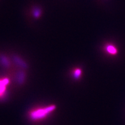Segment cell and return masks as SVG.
I'll list each match as a JSON object with an SVG mask.
<instances>
[{"label": "cell", "mask_w": 125, "mask_h": 125, "mask_svg": "<svg viewBox=\"0 0 125 125\" xmlns=\"http://www.w3.org/2000/svg\"><path fill=\"white\" fill-rule=\"evenodd\" d=\"M0 64L3 66V67L7 69H9L11 66V63L9 58L3 54H0Z\"/></svg>", "instance_id": "4"}, {"label": "cell", "mask_w": 125, "mask_h": 125, "mask_svg": "<svg viewBox=\"0 0 125 125\" xmlns=\"http://www.w3.org/2000/svg\"><path fill=\"white\" fill-rule=\"evenodd\" d=\"M33 16L34 17L38 18L40 16L41 14V10L40 9H39L38 7L34 8V10L33 11Z\"/></svg>", "instance_id": "6"}, {"label": "cell", "mask_w": 125, "mask_h": 125, "mask_svg": "<svg viewBox=\"0 0 125 125\" xmlns=\"http://www.w3.org/2000/svg\"><path fill=\"white\" fill-rule=\"evenodd\" d=\"M9 83V79H5L0 80V100H4L7 96L6 85Z\"/></svg>", "instance_id": "2"}, {"label": "cell", "mask_w": 125, "mask_h": 125, "mask_svg": "<svg viewBox=\"0 0 125 125\" xmlns=\"http://www.w3.org/2000/svg\"><path fill=\"white\" fill-rule=\"evenodd\" d=\"M55 109V106L54 105L34 108L30 111L28 115L29 118L33 122H39L49 116Z\"/></svg>", "instance_id": "1"}, {"label": "cell", "mask_w": 125, "mask_h": 125, "mask_svg": "<svg viewBox=\"0 0 125 125\" xmlns=\"http://www.w3.org/2000/svg\"><path fill=\"white\" fill-rule=\"evenodd\" d=\"M107 51L111 53H113V54H114L116 53V50L114 48V47H113L112 46H109L108 48H107Z\"/></svg>", "instance_id": "7"}, {"label": "cell", "mask_w": 125, "mask_h": 125, "mask_svg": "<svg viewBox=\"0 0 125 125\" xmlns=\"http://www.w3.org/2000/svg\"><path fill=\"white\" fill-rule=\"evenodd\" d=\"M26 74L24 70H19L16 74V80L17 83L19 85L24 83L26 80Z\"/></svg>", "instance_id": "3"}, {"label": "cell", "mask_w": 125, "mask_h": 125, "mask_svg": "<svg viewBox=\"0 0 125 125\" xmlns=\"http://www.w3.org/2000/svg\"><path fill=\"white\" fill-rule=\"evenodd\" d=\"M13 58L14 62L15 64H16V65L18 66L19 67L21 68L22 69H25L27 68V65L25 63V62H23L20 57L14 55Z\"/></svg>", "instance_id": "5"}, {"label": "cell", "mask_w": 125, "mask_h": 125, "mask_svg": "<svg viewBox=\"0 0 125 125\" xmlns=\"http://www.w3.org/2000/svg\"><path fill=\"white\" fill-rule=\"evenodd\" d=\"M80 73H81V71L80 69H77L75 70V73H74V76H75L76 78L79 77V76L80 75Z\"/></svg>", "instance_id": "8"}]
</instances>
